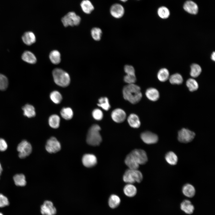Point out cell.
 I'll return each mask as SVG.
<instances>
[{
	"instance_id": "cell-25",
	"label": "cell",
	"mask_w": 215,
	"mask_h": 215,
	"mask_svg": "<svg viewBox=\"0 0 215 215\" xmlns=\"http://www.w3.org/2000/svg\"><path fill=\"white\" fill-rule=\"evenodd\" d=\"M125 162L129 169H138L139 168V165L136 162L130 153L127 156Z\"/></svg>"
},
{
	"instance_id": "cell-47",
	"label": "cell",
	"mask_w": 215,
	"mask_h": 215,
	"mask_svg": "<svg viewBox=\"0 0 215 215\" xmlns=\"http://www.w3.org/2000/svg\"><path fill=\"white\" fill-rule=\"evenodd\" d=\"M2 168L1 166V163H0V176L2 172Z\"/></svg>"
},
{
	"instance_id": "cell-30",
	"label": "cell",
	"mask_w": 215,
	"mask_h": 215,
	"mask_svg": "<svg viewBox=\"0 0 215 215\" xmlns=\"http://www.w3.org/2000/svg\"><path fill=\"white\" fill-rule=\"evenodd\" d=\"M157 76L158 79L160 81L165 82L167 81L169 77V72L166 68H162L158 71Z\"/></svg>"
},
{
	"instance_id": "cell-46",
	"label": "cell",
	"mask_w": 215,
	"mask_h": 215,
	"mask_svg": "<svg viewBox=\"0 0 215 215\" xmlns=\"http://www.w3.org/2000/svg\"><path fill=\"white\" fill-rule=\"evenodd\" d=\"M211 59L213 61H215V52H213L211 55Z\"/></svg>"
},
{
	"instance_id": "cell-22",
	"label": "cell",
	"mask_w": 215,
	"mask_h": 215,
	"mask_svg": "<svg viewBox=\"0 0 215 215\" xmlns=\"http://www.w3.org/2000/svg\"><path fill=\"white\" fill-rule=\"evenodd\" d=\"M182 192L185 196L188 197H192L195 194V190L192 185L186 184L183 187Z\"/></svg>"
},
{
	"instance_id": "cell-48",
	"label": "cell",
	"mask_w": 215,
	"mask_h": 215,
	"mask_svg": "<svg viewBox=\"0 0 215 215\" xmlns=\"http://www.w3.org/2000/svg\"><path fill=\"white\" fill-rule=\"evenodd\" d=\"M120 0L124 2H125V1H127L128 0Z\"/></svg>"
},
{
	"instance_id": "cell-29",
	"label": "cell",
	"mask_w": 215,
	"mask_h": 215,
	"mask_svg": "<svg viewBox=\"0 0 215 215\" xmlns=\"http://www.w3.org/2000/svg\"><path fill=\"white\" fill-rule=\"evenodd\" d=\"M165 158L167 162L171 165H175L177 163V157L173 152H168L165 155Z\"/></svg>"
},
{
	"instance_id": "cell-16",
	"label": "cell",
	"mask_w": 215,
	"mask_h": 215,
	"mask_svg": "<svg viewBox=\"0 0 215 215\" xmlns=\"http://www.w3.org/2000/svg\"><path fill=\"white\" fill-rule=\"evenodd\" d=\"M23 42L27 45H30L36 41V37L34 34L31 31H27L24 33L22 36Z\"/></svg>"
},
{
	"instance_id": "cell-36",
	"label": "cell",
	"mask_w": 215,
	"mask_h": 215,
	"mask_svg": "<svg viewBox=\"0 0 215 215\" xmlns=\"http://www.w3.org/2000/svg\"><path fill=\"white\" fill-rule=\"evenodd\" d=\"M97 105L105 110H108L110 108L109 100L106 97H102L99 99Z\"/></svg>"
},
{
	"instance_id": "cell-33",
	"label": "cell",
	"mask_w": 215,
	"mask_h": 215,
	"mask_svg": "<svg viewBox=\"0 0 215 215\" xmlns=\"http://www.w3.org/2000/svg\"><path fill=\"white\" fill-rule=\"evenodd\" d=\"M202 72L201 67L196 64H193L191 66L190 75L193 77L196 78Z\"/></svg>"
},
{
	"instance_id": "cell-8",
	"label": "cell",
	"mask_w": 215,
	"mask_h": 215,
	"mask_svg": "<svg viewBox=\"0 0 215 215\" xmlns=\"http://www.w3.org/2000/svg\"><path fill=\"white\" fill-rule=\"evenodd\" d=\"M129 153L139 165L144 164L148 161L147 155L146 152L143 150L135 149Z\"/></svg>"
},
{
	"instance_id": "cell-1",
	"label": "cell",
	"mask_w": 215,
	"mask_h": 215,
	"mask_svg": "<svg viewBox=\"0 0 215 215\" xmlns=\"http://www.w3.org/2000/svg\"><path fill=\"white\" fill-rule=\"evenodd\" d=\"M122 93L124 99L133 104L138 103L142 97L140 88L134 84H128L124 86Z\"/></svg>"
},
{
	"instance_id": "cell-41",
	"label": "cell",
	"mask_w": 215,
	"mask_h": 215,
	"mask_svg": "<svg viewBox=\"0 0 215 215\" xmlns=\"http://www.w3.org/2000/svg\"><path fill=\"white\" fill-rule=\"evenodd\" d=\"M93 118L96 120H100L103 117V113L102 111L99 109H96L94 110L92 113Z\"/></svg>"
},
{
	"instance_id": "cell-34",
	"label": "cell",
	"mask_w": 215,
	"mask_h": 215,
	"mask_svg": "<svg viewBox=\"0 0 215 215\" xmlns=\"http://www.w3.org/2000/svg\"><path fill=\"white\" fill-rule=\"evenodd\" d=\"M169 82L172 84L180 85L182 83L183 79L182 76L179 74H174L169 77Z\"/></svg>"
},
{
	"instance_id": "cell-28",
	"label": "cell",
	"mask_w": 215,
	"mask_h": 215,
	"mask_svg": "<svg viewBox=\"0 0 215 215\" xmlns=\"http://www.w3.org/2000/svg\"><path fill=\"white\" fill-rule=\"evenodd\" d=\"M48 122L50 127L53 128H57L59 126L60 118L56 114L52 115L49 118Z\"/></svg>"
},
{
	"instance_id": "cell-12",
	"label": "cell",
	"mask_w": 215,
	"mask_h": 215,
	"mask_svg": "<svg viewBox=\"0 0 215 215\" xmlns=\"http://www.w3.org/2000/svg\"><path fill=\"white\" fill-rule=\"evenodd\" d=\"M111 117L115 122L120 123L124 122L126 119V114L123 110L120 108H117L112 112Z\"/></svg>"
},
{
	"instance_id": "cell-40",
	"label": "cell",
	"mask_w": 215,
	"mask_h": 215,
	"mask_svg": "<svg viewBox=\"0 0 215 215\" xmlns=\"http://www.w3.org/2000/svg\"><path fill=\"white\" fill-rule=\"evenodd\" d=\"M8 81L7 78L4 75L0 73V90L4 91L7 88Z\"/></svg>"
},
{
	"instance_id": "cell-21",
	"label": "cell",
	"mask_w": 215,
	"mask_h": 215,
	"mask_svg": "<svg viewBox=\"0 0 215 215\" xmlns=\"http://www.w3.org/2000/svg\"><path fill=\"white\" fill-rule=\"evenodd\" d=\"M129 125L134 128H139L141 125L140 121L138 116L135 114H131L127 119Z\"/></svg>"
},
{
	"instance_id": "cell-26",
	"label": "cell",
	"mask_w": 215,
	"mask_h": 215,
	"mask_svg": "<svg viewBox=\"0 0 215 215\" xmlns=\"http://www.w3.org/2000/svg\"><path fill=\"white\" fill-rule=\"evenodd\" d=\"M124 194L127 196L132 197L136 195L137 190L136 187L131 184L126 185L124 188Z\"/></svg>"
},
{
	"instance_id": "cell-42",
	"label": "cell",
	"mask_w": 215,
	"mask_h": 215,
	"mask_svg": "<svg viewBox=\"0 0 215 215\" xmlns=\"http://www.w3.org/2000/svg\"><path fill=\"white\" fill-rule=\"evenodd\" d=\"M124 80L128 84H134L136 81V77L135 74H126L124 77Z\"/></svg>"
},
{
	"instance_id": "cell-20",
	"label": "cell",
	"mask_w": 215,
	"mask_h": 215,
	"mask_svg": "<svg viewBox=\"0 0 215 215\" xmlns=\"http://www.w3.org/2000/svg\"><path fill=\"white\" fill-rule=\"evenodd\" d=\"M23 115L28 118H32L36 116L35 109L32 105L27 104L22 107Z\"/></svg>"
},
{
	"instance_id": "cell-13",
	"label": "cell",
	"mask_w": 215,
	"mask_h": 215,
	"mask_svg": "<svg viewBox=\"0 0 215 215\" xmlns=\"http://www.w3.org/2000/svg\"><path fill=\"white\" fill-rule=\"evenodd\" d=\"M83 165L87 168H91L96 164L97 159L96 156L91 154H86L84 155L82 159Z\"/></svg>"
},
{
	"instance_id": "cell-11",
	"label": "cell",
	"mask_w": 215,
	"mask_h": 215,
	"mask_svg": "<svg viewBox=\"0 0 215 215\" xmlns=\"http://www.w3.org/2000/svg\"><path fill=\"white\" fill-rule=\"evenodd\" d=\"M141 138L143 142L148 144H155L158 140V137L157 135L148 131L142 133L141 135Z\"/></svg>"
},
{
	"instance_id": "cell-32",
	"label": "cell",
	"mask_w": 215,
	"mask_h": 215,
	"mask_svg": "<svg viewBox=\"0 0 215 215\" xmlns=\"http://www.w3.org/2000/svg\"><path fill=\"white\" fill-rule=\"evenodd\" d=\"M61 116L66 120H70L72 119L73 115V111L70 108H63L60 111Z\"/></svg>"
},
{
	"instance_id": "cell-35",
	"label": "cell",
	"mask_w": 215,
	"mask_h": 215,
	"mask_svg": "<svg viewBox=\"0 0 215 215\" xmlns=\"http://www.w3.org/2000/svg\"><path fill=\"white\" fill-rule=\"evenodd\" d=\"M157 13L159 16L162 19L168 18L170 15L169 10L165 6L159 7L157 10Z\"/></svg>"
},
{
	"instance_id": "cell-19",
	"label": "cell",
	"mask_w": 215,
	"mask_h": 215,
	"mask_svg": "<svg viewBox=\"0 0 215 215\" xmlns=\"http://www.w3.org/2000/svg\"><path fill=\"white\" fill-rule=\"evenodd\" d=\"M145 95L148 99L153 101H157L159 97V91L156 89L153 88L147 89L145 92Z\"/></svg>"
},
{
	"instance_id": "cell-43",
	"label": "cell",
	"mask_w": 215,
	"mask_h": 215,
	"mask_svg": "<svg viewBox=\"0 0 215 215\" xmlns=\"http://www.w3.org/2000/svg\"><path fill=\"white\" fill-rule=\"evenodd\" d=\"M9 202L8 199L5 196L0 194V207H3L8 205Z\"/></svg>"
},
{
	"instance_id": "cell-3",
	"label": "cell",
	"mask_w": 215,
	"mask_h": 215,
	"mask_svg": "<svg viewBox=\"0 0 215 215\" xmlns=\"http://www.w3.org/2000/svg\"><path fill=\"white\" fill-rule=\"evenodd\" d=\"M52 75L55 82L59 86L66 87L69 84L70 76L67 72L63 70L55 68L53 71Z\"/></svg>"
},
{
	"instance_id": "cell-24",
	"label": "cell",
	"mask_w": 215,
	"mask_h": 215,
	"mask_svg": "<svg viewBox=\"0 0 215 215\" xmlns=\"http://www.w3.org/2000/svg\"><path fill=\"white\" fill-rule=\"evenodd\" d=\"M15 184L17 186H24L26 184V181L24 175L22 173L17 174L13 177Z\"/></svg>"
},
{
	"instance_id": "cell-4",
	"label": "cell",
	"mask_w": 215,
	"mask_h": 215,
	"mask_svg": "<svg viewBox=\"0 0 215 215\" xmlns=\"http://www.w3.org/2000/svg\"><path fill=\"white\" fill-rule=\"evenodd\" d=\"M142 179L141 172L138 169H129L125 171L123 176L124 181L128 184L140 182Z\"/></svg>"
},
{
	"instance_id": "cell-44",
	"label": "cell",
	"mask_w": 215,
	"mask_h": 215,
	"mask_svg": "<svg viewBox=\"0 0 215 215\" xmlns=\"http://www.w3.org/2000/svg\"><path fill=\"white\" fill-rule=\"evenodd\" d=\"M124 71L127 74H135V71L134 67L130 65H127L125 66Z\"/></svg>"
},
{
	"instance_id": "cell-45",
	"label": "cell",
	"mask_w": 215,
	"mask_h": 215,
	"mask_svg": "<svg viewBox=\"0 0 215 215\" xmlns=\"http://www.w3.org/2000/svg\"><path fill=\"white\" fill-rule=\"evenodd\" d=\"M7 147V144L6 141L3 138H0V151H5Z\"/></svg>"
},
{
	"instance_id": "cell-14",
	"label": "cell",
	"mask_w": 215,
	"mask_h": 215,
	"mask_svg": "<svg viewBox=\"0 0 215 215\" xmlns=\"http://www.w3.org/2000/svg\"><path fill=\"white\" fill-rule=\"evenodd\" d=\"M110 12L113 17L118 19L123 16L125 10L123 7L121 5L119 4H115L111 6Z\"/></svg>"
},
{
	"instance_id": "cell-2",
	"label": "cell",
	"mask_w": 215,
	"mask_h": 215,
	"mask_svg": "<svg viewBox=\"0 0 215 215\" xmlns=\"http://www.w3.org/2000/svg\"><path fill=\"white\" fill-rule=\"evenodd\" d=\"M100 127L98 125H93L89 129L87 132L86 141L89 145L93 146H98L102 141V138L99 133Z\"/></svg>"
},
{
	"instance_id": "cell-39",
	"label": "cell",
	"mask_w": 215,
	"mask_h": 215,
	"mask_svg": "<svg viewBox=\"0 0 215 215\" xmlns=\"http://www.w3.org/2000/svg\"><path fill=\"white\" fill-rule=\"evenodd\" d=\"M101 30L98 27H94L91 31V34L93 38L95 41L100 40L102 34Z\"/></svg>"
},
{
	"instance_id": "cell-15",
	"label": "cell",
	"mask_w": 215,
	"mask_h": 215,
	"mask_svg": "<svg viewBox=\"0 0 215 215\" xmlns=\"http://www.w3.org/2000/svg\"><path fill=\"white\" fill-rule=\"evenodd\" d=\"M183 8L185 11L191 14L196 15L198 12L197 5L191 0L186 1L183 4Z\"/></svg>"
},
{
	"instance_id": "cell-6",
	"label": "cell",
	"mask_w": 215,
	"mask_h": 215,
	"mask_svg": "<svg viewBox=\"0 0 215 215\" xmlns=\"http://www.w3.org/2000/svg\"><path fill=\"white\" fill-rule=\"evenodd\" d=\"M17 150L19 152V157L21 159H24L31 153L32 147L29 142L26 140H24L18 144Z\"/></svg>"
},
{
	"instance_id": "cell-17",
	"label": "cell",
	"mask_w": 215,
	"mask_h": 215,
	"mask_svg": "<svg viewBox=\"0 0 215 215\" xmlns=\"http://www.w3.org/2000/svg\"><path fill=\"white\" fill-rule=\"evenodd\" d=\"M22 59L25 62L30 64H34L37 61L35 55L29 51H25L22 55Z\"/></svg>"
},
{
	"instance_id": "cell-49",
	"label": "cell",
	"mask_w": 215,
	"mask_h": 215,
	"mask_svg": "<svg viewBox=\"0 0 215 215\" xmlns=\"http://www.w3.org/2000/svg\"><path fill=\"white\" fill-rule=\"evenodd\" d=\"M0 215H3L1 213H0Z\"/></svg>"
},
{
	"instance_id": "cell-23",
	"label": "cell",
	"mask_w": 215,
	"mask_h": 215,
	"mask_svg": "<svg viewBox=\"0 0 215 215\" xmlns=\"http://www.w3.org/2000/svg\"><path fill=\"white\" fill-rule=\"evenodd\" d=\"M82 10L85 13H90L94 10V7L91 2L89 0H83L80 4Z\"/></svg>"
},
{
	"instance_id": "cell-10",
	"label": "cell",
	"mask_w": 215,
	"mask_h": 215,
	"mask_svg": "<svg viewBox=\"0 0 215 215\" xmlns=\"http://www.w3.org/2000/svg\"><path fill=\"white\" fill-rule=\"evenodd\" d=\"M41 212L42 215H55L56 210L51 201L46 200L41 206Z\"/></svg>"
},
{
	"instance_id": "cell-9",
	"label": "cell",
	"mask_w": 215,
	"mask_h": 215,
	"mask_svg": "<svg viewBox=\"0 0 215 215\" xmlns=\"http://www.w3.org/2000/svg\"><path fill=\"white\" fill-rule=\"evenodd\" d=\"M47 151L49 153H56L60 150L61 145L56 139L52 137L47 141L45 146Z\"/></svg>"
},
{
	"instance_id": "cell-27",
	"label": "cell",
	"mask_w": 215,
	"mask_h": 215,
	"mask_svg": "<svg viewBox=\"0 0 215 215\" xmlns=\"http://www.w3.org/2000/svg\"><path fill=\"white\" fill-rule=\"evenodd\" d=\"M50 59L52 63L57 64L61 61V55L57 50H53L50 52L49 56Z\"/></svg>"
},
{
	"instance_id": "cell-5",
	"label": "cell",
	"mask_w": 215,
	"mask_h": 215,
	"mask_svg": "<svg viewBox=\"0 0 215 215\" xmlns=\"http://www.w3.org/2000/svg\"><path fill=\"white\" fill-rule=\"evenodd\" d=\"M62 22L65 27L74 26L79 24L81 18L74 12H70L63 16L61 19Z\"/></svg>"
},
{
	"instance_id": "cell-7",
	"label": "cell",
	"mask_w": 215,
	"mask_h": 215,
	"mask_svg": "<svg viewBox=\"0 0 215 215\" xmlns=\"http://www.w3.org/2000/svg\"><path fill=\"white\" fill-rule=\"evenodd\" d=\"M195 133L190 130L183 128L178 133V139L179 142L188 143L191 142L194 138Z\"/></svg>"
},
{
	"instance_id": "cell-18",
	"label": "cell",
	"mask_w": 215,
	"mask_h": 215,
	"mask_svg": "<svg viewBox=\"0 0 215 215\" xmlns=\"http://www.w3.org/2000/svg\"><path fill=\"white\" fill-rule=\"evenodd\" d=\"M180 208L182 210L188 214H192L194 210V207L189 200H185L180 204Z\"/></svg>"
},
{
	"instance_id": "cell-38",
	"label": "cell",
	"mask_w": 215,
	"mask_h": 215,
	"mask_svg": "<svg viewBox=\"0 0 215 215\" xmlns=\"http://www.w3.org/2000/svg\"><path fill=\"white\" fill-rule=\"evenodd\" d=\"M50 97L51 100L56 104L60 103L62 99L61 94L59 91L56 90L53 91L50 93Z\"/></svg>"
},
{
	"instance_id": "cell-37",
	"label": "cell",
	"mask_w": 215,
	"mask_h": 215,
	"mask_svg": "<svg viewBox=\"0 0 215 215\" xmlns=\"http://www.w3.org/2000/svg\"><path fill=\"white\" fill-rule=\"evenodd\" d=\"M186 85L189 90L191 92L196 90L199 87L197 81L192 78L189 79L187 80Z\"/></svg>"
},
{
	"instance_id": "cell-31",
	"label": "cell",
	"mask_w": 215,
	"mask_h": 215,
	"mask_svg": "<svg viewBox=\"0 0 215 215\" xmlns=\"http://www.w3.org/2000/svg\"><path fill=\"white\" fill-rule=\"evenodd\" d=\"M120 199L117 196L113 194L111 195L108 200V205L110 208H115L119 205Z\"/></svg>"
}]
</instances>
